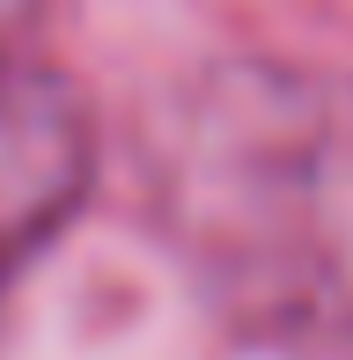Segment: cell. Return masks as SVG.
Masks as SVG:
<instances>
[{
  "instance_id": "obj_1",
  "label": "cell",
  "mask_w": 353,
  "mask_h": 360,
  "mask_svg": "<svg viewBox=\"0 0 353 360\" xmlns=\"http://www.w3.org/2000/svg\"><path fill=\"white\" fill-rule=\"evenodd\" d=\"M162 228L214 309L272 360H353V89L206 74L162 140Z\"/></svg>"
},
{
  "instance_id": "obj_2",
  "label": "cell",
  "mask_w": 353,
  "mask_h": 360,
  "mask_svg": "<svg viewBox=\"0 0 353 360\" xmlns=\"http://www.w3.org/2000/svg\"><path fill=\"white\" fill-rule=\"evenodd\" d=\"M96 169L89 110L44 67H0V294L82 206Z\"/></svg>"
},
{
  "instance_id": "obj_3",
  "label": "cell",
  "mask_w": 353,
  "mask_h": 360,
  "mask_svg": "<svg viewBox=\"0 0 353 360\" xmlns=\"http://www.w3.org/2000/svg\"><path fill=\"white\" fill-rule=\"evenodd\" d=\"M30 15H37V0H0V67L15 59V37L30 30Z\"/></svg>"
}]
</instances>
